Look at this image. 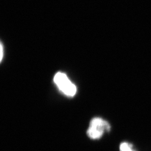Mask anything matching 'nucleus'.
<instances>
[{
	"instance_id": "nucleus-3",
	"label": "nucleus",
	"mask_w": 151,
	"mask_h": 151,
	"mask_svg": "<svg viewBox=\"0 0 151 151\" xmlns=\"http://www.w3.org/2000/svg\"><path fill=\"white\" fill-rule=\"evenodd\" d=\"M133 145L127 142H123L120 146V151H135L132 149Z\"/></svg>"
},
{
	"instance_id": "nucleus-4",
	"label": "nucleus",
	"mask_w": 151,
	"mask_h": 151,
	"mask_svg": "<svg viewBox=\"0 0 151 151\" xmlns=\"http://www.w3.org/2000/svg\"><path fill=\"white\" fill-rule=\"evenodd\" d=\"M3 58V47L2 44H1V60H2Z\"/></svg>"
},
{
	"instance_id": "nucleus-1",
	"label": "nucleus",
	"mask_w": 151,
	"mask_h": 151,
	"mask_svg": "<svg viewBox=\"0 0 151 151\" xmlns=\"http://www.w3.org/2000/svg\"><path fill=\"white\" fill-rule=\"evenodd\" d=\"M110 130V125L106 121L100 118H95L90 122L87 134L91 139H97L103 136L105 131Z\"/></svg>"
},
{
	"instance_id": "nucleus-2",
	"label": "nucleus",
	"mask_w": 151,
	"mask_h": 151,
	"mask_svg": "<svg viewBox=\"0 0 151 151\" xmlns=\"http://www.w3.org/2000/svg\"><path fill=\"white\" fill-rule=\"evenodd\" d=\"M54 82L60 90L67 96L72 97L75 95L77 88L63 73L58 72L54 77Z\"/></svg>"
}]
</instances>
